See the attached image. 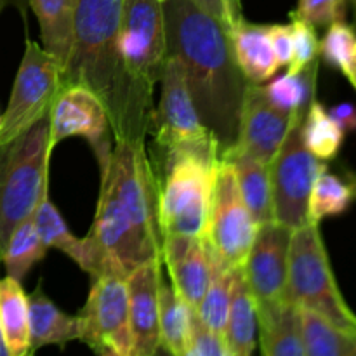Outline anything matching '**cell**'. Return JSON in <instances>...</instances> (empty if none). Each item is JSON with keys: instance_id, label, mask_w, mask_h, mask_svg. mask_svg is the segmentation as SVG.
<instances>
[{"instance_id": "cell-30", "label": "cell", "mask_w": 356, "mask_h": 356, "mask_svg": "<svg viewBox=\"0 0 356 356\" xmlns=\"http://www.w3.org/2000/svg\"><path fill=\"white\" fill-rule=\"evenodd\" d=\"M344 132L334 122L320 101L313 99L302 118V141L306 148L322 162L336 159L344 141Z\"/></svg>"}, {"instance_id": "cell-22", "label": "cell", "mask_w": 356, "mask_h": 356, "mask_svg": "<svg viewBox=\"0 0 356 356\" xmlns=\"http://www.w3.org/2000/svg\"><path fill=\"white\" fill-rule=\"evenodd\" d=\"M33 219L38 235H40L42 242L47 245V249L61 250L90 277L96 273V259H94V250L89 238L87 236L79 238L70 232L63 216L59 214L56 205L49 198V193L42 197L40 204L33 212Z\"/></svg>"}, {"instance_id": "cell-27", "label": "cell", "mask_w": 356, "mask_h": 356, "mask_svg": "<svg viewBox=\"0 0 356 356\" xmlns=\"http://www.w3.org/2000/svg\"><path fill=\"white\" fill-rule=\"evenodd\" d=\"M318 59L306 65L299 72H287L264 87L268 101L277 110L287 115L305 117L309 104L315 99Z\"/></svg>"}, {"instance_id": "cell-4", "label": "cell", "mask_w": 356, "mask_h": 356, "mask_svg": "<svg viewBox=\"0 0 356 356\" xmlns=\"http://www.w3.org/2000/svg\"><path fill=\"white\" fill-rule=\"evenodd\" d=\"M219 159L195 152L160 155L159 225L163 235L204 236Z\"/></svg>"}, {"instance_id": "cell-2", "label": "cell", "mask_w": 356, "mask_h": 356, "mask_svg": "<svg viewBox=\"0 0 356 356\" xmlns=\"http://www.w3.org/2000/svg\"><path fill=\"white\" fill-rule=\"evenodd\" d=\"M122 10L124 0H75V33L65 83H82L103 101L113 141L145 143L155 108L125 72L120 51Z\"/></svg>"}, {"instance_id": "cell-42", "label": "cell", "mask_w": 356, "mask_h": 356, "mask_svg": "<svg viewBox=\"0 0 356 356\" xmlns=\"http://www.w3.org/2000/svg\"><path fill=\"white\" fill-rule=\"evenodd\" d=\"M344 6H346V9H351L355 14V19H356V0H343Z\"/></svg>"}, {"instance_id": "cell-24", "label": "cell", "mask_w": 356, "mask_h": 356, "mask_svg": "<svg viewBox=\"0 0 356 356\" xmlns=\"http://www.w3.org/2000/svg\"><path fill=\"white\" fill-rule=\"evenodd\" d=\"M0 334L9 356L30 355L28 294L9 275L0 280Z\"/></svg>"}, {"instance_id": "cell-33", "label": "cell", "mask_w": 356, "mask_h": 356, "mask_svg": "<svg viewBox=\"0 0 356 356\" xmlns=\"http://www.w3.org/2000/svg\"><path fill=\"white\" fill-rule=\"evenodd\" d=\"M292 61L289 65V72H299L309 65L312 61L318 59L320 42L316 38L315 26L306 21L292 16Z\"/></svg>"}, {"instance_id": "cell-13", "label": "cell", "mask_w": 356, "mask_h": 356, "mask_svg": "<svg viewBox=\"0 0 356 356\" xmlns=\"http://www.w3.org/2000/svg\"><path fill=\"white\" fill-rule=\"evenodd\" d=\"M292 229L277 221L257 226L243 263V277L256 305L287 299L289 247Z\"/></svg>"}, {"instance_id": "cell-15", "label": "cell", "mask_w": 356, "mask_h": 356, "mask_svg": "<svg viewBox=\"0 0 356 356\" xmlns=\"http://www.w3.org/2000/svg\"><path fill=\"white\" fill-rule=\"evenodd\" d=\"M160 259L141 264L127 277L132 356H153L160 350Z\"/></svg>"}, {"instance_id": "cell-6", "label": "cell", "mask_w": 356, "mask_h": 356, "mask_svg": "<svg viewBox=\"0 0 356 356\" xmlns=\"http://www.w3.org/2000/svg\"><path fill=\"white\" fill-rule=\"evenodd\" d=\"M160 83V103L153 113L152 124L159 155L169 152H195L219 159V143L198 117L188 89L183 63L170 52H167Z\"/></svg>"}, {"instance_id": "cell-18", "label": "cell", "mask_w": 356, "mask_h": 356, "mask_svg": "<svg viewBox=\"0 0 356 356\" xmlns=\"http://www.w3.org/2000/svg\"><path fill=\"white\" fill-rule=\"evenodd\" d=\"M228 33L235 61L247 82L264 83L277 75L280 65L270 40V24H254L242 17Z\"/></svg>"}, {"instance_id": "cell-7", "label": "cell", "mask_w": 356, "mask_h": 356, "mask_svg": "<svg viewBox=\"0 0 356 356\" xmlns=\"http://www.w3.org/2000/svg\"><path fill=\"white\" fill-rule=\"evenodd\" d=\"M65 86V70L38 42L26 38L23 59L14 79L9 104L0 124V146L49 118Z\"/></svg>"}, {"instance_id": "cell-37", "label": "cell", "mask_w": 356, "mask_h": 356, "mask_svg": "<svg viewBox=\"0 0 356 356\" xmlns=\"http://www.w3.org/2000/svg\"><path fill=\"white\" fill-rule=\"evenodd\" d=\"M270 40L278 65L287 66L292 61V28L289 24H270Z\"/></svg>"}, {"instance_id": "cell-14", "label": "cell", "mask_w": 356, "mask_h": 356, "mask_svg": "<svg viewBox=\"0 0 356 356\" xmlns=\"http://www.w3.org/2000/svg\"><path fill=\"white\" fill-rule=\"evenodd\" d=\"M302 118L305 117L299 115L292 117L282 113L268 101L261 83L249 82L243 96L235 145L229 148L249 153L254 159L270 163L292 125Z\"/></svg>"}, {"instance_id": "cell-20", "label": "cell", "mask_w": 356, "mask_h": 356, "mask_svg": "<svg viewBox=\"0 0 356 356\" xmlns=\"http://www.w3.org/2000/svg\"><path fill=\"white\" fill-rule=\"evenodd\" d=\"M221 156L232 162L240 193L257 226L275 221L270 165L235 148L225 149Z\"/></svg>"}, {"instance_id": "cell-1", "label": "cell", "mask_w": 356, "mask_h": 356, "mask_svg": "<svg viewBox=\"0 0 356 356\" xmlns=\"http://www.w3.org/2000/svg\"><path fill=\"white\" fill-rule=\"evenodd\" d=\"M167 52L184 66L188 89L202 124L221 153L235 145L247 79L233 56L229 33L191 0H162Z\"/></svg>"}, {"instance_id": "cell-3", "label": "cell", "mask_w": 356, "mask_h": 356, "mask_svg": "<svg viewBox=\"0 0 356 356\" xmlns=\"http://www.w3.org/2000/svg\"><path fill=\"white\" fill-rule=\"evenodd\" d=\"M51 155L49 118L0 146V254L13 229L33 216L49 193Z\"/></svg>"}, {"instance_id": "cell-23", "label": "cell", "mask_w": 356, "mask_h": 356, "mask_svg": "<svg viewBox=\"0 0 356 356\" xmlns=\"http://www.w3.org/2000/svg\"><path fill=\"white\" fill-rule=\"evenodd\" d=\"M40 24L42 47L63 66L68 65L75 33V0H28Z\"/></svg>"}, {"instance_id": "cell-40", "label": "cell", "mask_w": 356, "mask_h": 356, "mask_svg": "<svg viewBox=\"0 0 356 356\" xmlns=\"http://www.w3.org/2000/svg\"><path fill=\"white\" fill-rule=\"evenodd\" d=\"M343 73H344V75H346V79L350 80L351 86H353L355 89H356V52H355L353 58H351V61L348 63L346 68L343 70Z\"/></svg>"}, {"instance_id": "cell-10", "label": "cell", "mask_w": 356, "mask_h": 356, "mask_svg": "<svg viewBox=\"0 0 356 356\" xmlns=\"http://www.w3.org/2000/svg\"><path fill=\"white\" fill-rule=\"evenodd\" d=\"M270 179L275 221L296 229L309 222L308 202L316 176L327 169L302 141V120H298L285 136L271 159Z\"/></svg>"}, {"instance_id": "cell-5", "label": "cell", "mask_w": 356, "mask_h": 356, "mask_svg": "<svg viewBox=\"0 0 356 356\" xmlns=\"http://www.w3.org/2000/svg\"><path fill=\"white\" fill-rule=\"evenodd\" d=\"M287 299L301 308L320 313L356 337V315L341 294L318 222H306L292 229Z\"/></svg>"}, {"instance_id": "cell-21", "label": "cell", "mask_w": 356, "mask_h": 356, "mask_svg": "<svg viewBox=\"0 0 356 356\" xmlns=\"http://www.w3.org/2000/svg\"><path fill=\"white\" fill-rule=\"evenodd\" d=\"M225 339L229 356H250L257 346V309L242 268L233 270Z\"/></svg>"}, {"instance_id": "cell-19", "label": "cell", "mask_w": 356, "mask_h": 356, "mask_svg": "<svg viewBox=\"0 0 356 356\" xmlns=\"http://www.w3.org/2000/svg\"><path fill=\"white\" fill-rule=\"evenodd\" d=\"M28 323H30V355L45 346H59L82 337L80 315L63 313L38 285L28 296Z\"/></svg>"}, {"instance_id": "cell-44", "label": "cell", "mask_w": 356, "mask_h": 356, "mask_svg": "<svg viewBox=\"0 0 356 356\" xmlns=\"http://www.w3.org/2000/svg\"><path fill=\"white\" fill-rule=\"evenodd\" d=\"M0 124H2V115H0Z\"/></svg>"}, {"instance_id": "cell-11", "label": "cell", "mask_w": 356, "mask_h": 356, "mask_svg": "<svg viewBox=\"0 0 356 356\" xmlns=\"http://www.w3.org/2000/svg\"><path fill=\"white\" fill-rule=\"evenodd\" d=\"M90 278L89 298L79 313L82 320L80 341L99 355L132 356L127 277L99 273Z\"/></svg>"}, {"instance_id": "cell-28", "label": "cell", "mask_w": 356, "mask_h": 356, "mask_svg": "<svg viewBox=\"0 0 356 356\" xmlns=\"http://www.w3.org/2000/svg\"><path fill=\"white\" fill-rule=\"evenodd\" d=\"M209 249V263H211V277H209L207 291H205L204 298L198 302L197 313L198 318L216 330L218 334L225 336L226 329V318H228V308H229V296H232V285H233V270L216 256Z\"/></svg>"}, {"instance_id": "cell-34", "label": "cell", "mask_w": 356, "mask_h": 356, "mask_svg": "<svg viewBox=\"0 0 356 356\" xmlns=\"http://www.w3.org/2000/svg\"><path fill=\"white\" fill-rule=\"evenodd\" d=\"M292 16L306 21L315 28H325L334 21L346 16V6L343 0H299L298 9Z\"/></svg>"}, {"instance_id": "cell-26", "label": "cell", "mask_w": 356, "mask_h": 356, "mask_svg": "<svg viewBox=\"0 0 356 356\" xmlns=\"http://www.w3.org/2000/svg\"><path fill=\"white\" fill-rule=\"evenodd\" d=\"M306 356H356V337L313 309L299 306Z\"/></svg>"}, {"instance_id": "cell-12", "label": "cell", "mask_w": 356, "mask_h": 356, "mask_svg": "<svg viewBox=\"0 0 356 356\" xmlns=\"http://www.w3.org/2000/svg\"><path fill=\"white\" fill-rule=\"evenodd\" d=\"M52 149L68 138H83L96 155L106 162L113 148V132L103 101L82 83H65L49 113Z\"/></svg>"}, {"instance_id": "cell-38", "label": "cell", "mask_w": 356, "mask_h": 356, "mask_svg": "<svg viewBox=\"0 0 356 356\" xmlns=\"http://www.w3.org/2000/svg\"><path fill=\"white\" fill-rule=\"evenodd\" d=\"M329 115L334 118L337 125L343 129L344 134L356 131V106L351 103L336 104L332 110H329Z\"/></svg>"}, {"instance_id": "cell-31", "label": "cell", "mask_w": 356, "mask_h": 356, "mask_svg": "<svg viewBox=\"0 0 356 356\" xmlns=\"http://www.w3.org/2000/svg\"><path fill=\"white\" fill-rule=\"evenodd\" d=\"M353 191L350 183H344L339 176L323 169L313 183L308 202L309 222H318L327 218L341 216L350 209Z\"/></svg>"}, {"instance_id": "cell-41", "label": "cell", "mask_w": 356, "mask_h": 356, "mask_svg": "<svg viewBox=\"0 0 356 356\" xmlns=\"http://www.w3.org/2000/svg\"><path fill=\"white\" fill-rule=\"evenodd\" d=\"M348 183H350L351 191H353V198H356V174L353 172L348 174Z\"/></svg>"}, {"instance_id": "cell-8", "label": "cell", "mask_w": 356, "mask_h": 356, "mask_svg": "<svg viewBox=\"0 0 356 356\" xmlns=\"http://www.w3.org/2000/svg\"><path fill=\"white\" fill-rule=\"evenodd\" d=\"M120 51L125 72L143 97L153 90L167 58V30L162 0H124Z\"/></svg>"}, {"instance_id": "cell-9", "label": "cell", "mask_w": 356, "mask_h": 356, "mask_svg": "<svg viewBox=\"0 0 356 356\" xmlns=\"http://www.w3.org/2000/svg\"><path fill=\"white\" fill-rule=\"evenodd\" d=\"M257 232V222L240 193L232 162L219 156L212 184L204 238L229 268H242Z\"/></svg>"}, {"instance_id": "cell-36", "label": "cell", "mask_w": 356, "mask_h": 356, "mask_svg": "<svg viewBox=\"0 0 356 356\" xmlns=\"http://www.w3.org/2000/svg\"><path fill=\"white\" fill-rule=\"evenodd\" d=\"M191 2L216 17L228 31L242 19L238 0H191Z\"/></svg>"}, {"instance_id": "cell-35", "label": "cell", "mask_w": 356, "mask_h": 356, "mask_svg": "<svg viewBox=\"0 0 356 356\" xmlns=\"http://www.w3.org/2000/svg\"><path fill=\"white\" fill-rule=\"evenodd\" d=\"M186 356H229L225 336L205 325L195 312L191 316L190 346Z\"/></svg>"}, {"instance_id": "cell-29", "label": "cell", "mask_w": 356, "mask_h": 356, "mask_svg": "<svg viewBox=\"0 0 356 356\" xmlns=\"http://www.w3.org/2000/svg\"><path fill=\"white\" fill-rule=\"evenodd\" d=\"M47 250V245L38 235L33 216H30L13 229L0 254V261L6 264L7 275L21 282L35 264L44 259Z\"/></svg>"}, {"instance_id": "cell-25", "label": "cell", "mask_w": 356, "mask_h": 356, "mask_svg": "<svg viewBox=\"0 0 356 356\" xmlns=\"http://www.w3.org/2000/svg\"><path fill=\"white\" fill-rule=\"evenodd\" d=\"M160 350L174 356H186L190 346L193 309L174 291L172 284L160 280Z\"/></svg>"}, {"instance_id": "cell-16", "label": "cell", "mask_w": 356, "mask_h": 356, "mask_svg": "<svg viewBox=\"0 0 356 356\" xmlns=\"http://www.w3.org/2000/svg\"><path fill=\"white\" fill-rule=\"evenodd\" d=\"M160 259L165 264L174 291L191 309H197L211 277L209 249L204 236L163 235Z\"/></svg>"}, {"instance_id": "cell-32", "label": "cell", "mask_w": 356, "mask_h": 356, "mask_svg": "<svg viewBox=\"0 0 356 356\" xmlns=\"http://www.w3.org/2000/svg\"><path fill=\"white\" fill-rule=\"evenodd\" d=\"M356 52V31L344 19L334 21L327 26L320 42V54L327 65L343 72Z\"/></svg>"}, {"instance_id": "cell-17", "label": "cell", "mask_w": 356, "mask_h": 356, "mask_svg": "<svg viewBox=\"0 0 356 356\" xmlns=\"http://www.w3.org/2000/svg\"><path fill=\"white\" fill-rule=\"evenodd\" d=\"M257 343L264 356H306L299 306L289 299L256 305Z\"/></svg>"}, {"instance_id": "cell-43", "label": "cell", "mask_w": 356, "mask_h": 356, "mask_svg": "<svg viewBox=\"0 0 356 356\" xmlns=\"http://www.w3.org/2000/svg\"><path fill=\"white\" fill-rule=\"evenodd\" d=\"M0 356H9V351H7L6 344H3L2 334H0Z\"/></svg>"}, {"instance_id": "cell-39", "label": "cell", "mask_w": 356, "mask_h": 356, "mask_svg": "<svg viewBox=\"0 0 356 356\" xmlns=\"http://www.w3.org/2000/svg\"><path fill=\"white\" fill-rule=\"evenodd\" d=\"M7 7H14V9L19 13V16L23 17V21H26V13L28 9H30L28 0H0V14H2Z\"/></svg>"}]
</instances>
